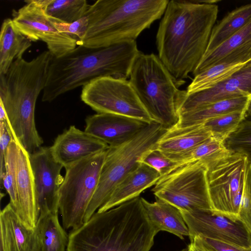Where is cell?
Masks as SVG:
<instances>
[{
	"label": "cell",
	"mask_w": 251,
	"mask_h": 251,
	"mask_svg": "<svg viewBox=\"0 0 251 251\" xmlns=\"http://www.w3.org/2000/svg\"><path fill=\"white\" fill-rule=\"evenodd\" d=\"M219 11L212 1H169L156 36L158 57L178 86L205 53Z\"/></svg>",
	"instance_id": "obj_1"
},
{
	"label": "cell",
	"mask_w": 251,
	"mask_h": 251,
	"mask_svg": "<svg viewBox=\"0 0 251 251\" xmlns=\"http://www.w3.org/2000/svg\"><path fill=\"white\" fill-rule=\"evenodd\" d=\"M157 234L138 197L95 212L69 234L67 251H150Z\"/></svg>",
	"instance_id": "obj_2"
},
{
	"label": "cell",
	"mask_w": 251,
	"mask_h": 251,
	"mask_svg": "<svg viewBox=\"0 0 251 251\" xmlns=\"http://www.w3.org/2000/svg\"><path fill=\"white\" fill-rule=\"evenodd\" d=\"M140 53L136 41H128L98 49L77 46L63 56H52L42 101L50 102L98 77L127 79Z\"/></svg>",
	"instance_id": "obj_3"
},
{
	"label": "cell",
	"mask_w": 251,
	"mask_h": 251,
	"mask_svg": "<svg viewBox=\"0 0 251 251\" xmlns=\"http://www.w3.org/2000/svg\"><path fill=\"white\" fill-rule=\"evenodd\" d=\"M53 55L44 51L30 61L16 59L5 75H0V101L16 142L31 154L42 147L43 140L35 125L37 98L46 86Z\"/></svg>",
	"instance_id": "obj_4"
},
{
	"label": "cell",
	"mask_w": 251,
	"mask_h": 251,
	"mask_svg": "<svg viewBox=\"0 0 251 251\" xmlns=\"http://www.w3.org/2000/svg\"><path fill=\"white\" fill-rule=\"evenodd\" d=\"M168 0H98L90 5L89 25L77 45L98 49L135 41L141 33L159 19Z\"/></svg>",
	"instance_id": "obj_5"
},
{
	"label": "cell",
	"mask_w": 251,
	"mask_h": 251,
	"mask_svg": "<svg viewBox=\"0 0 251 251\" xmlns=\"http://www.w3.org/2000/svg\"><path fill=\"white\" fill-rule=\"evenodd\" d=\"M128 80L153 122L169 129L179 121V109L186 90L177 84L158 56L140 52Z\"/></svg>",
	"instance_id": "obj_6"
},
{
	"label": "cell",
	"mask_w": 251,
	"mask_h": 251,
	"mask_svg": "<svg viewBox=\"0 0 251 251\" xmlns=\"http://www.w3.org/2000/svg\"><path fill=\"white\" fill-rule=\"evenodd\" d=\"M167 130L160 124L152 122L127 142L109 147L96 190L86 210L84 222L106 201L116 187L140 163L146 153L156 148Z\"/></svg>",
	"instance_id": "obj_7"
},
{
	"label": "cell",
	"mask_w": 251,
	"mask_h": 251,
	"mask_svg": "<svg viewBox=\"0 0 251 251\" xmlns=\"http://www.w3.org/2000/svg\"><path fill=\"white\" fill-rule=\"evenodd\" d=\"M107 150L65 168L59 190V210L64 229H75L83 224L86 210L98 184Z\"/></svg>",
	"instance_id": "obj_8"
},
{
	"label": "cell",
	"mask_w": 251,
	"mask_h": 251,
	"mask_svg": "<svg viewBox=\"0 0 251 251\" xmlns=\"http://www.w3.org/2000/svg\"><path fill=\"white\" fill-rule=\"evenodd\" d=\"M208 167L201 161L181 165L161 177L152 189L155 198L181 211L212 210L207 181Z\"/></svg>",
	"instance_id": "obj_9"
},
{
	"label": "cell",
	"mask_w": 251,
	"mask_h": 251,
	"mask_svg": "<svg viewBox=\"0 0 251 251\" xmlns=\"http://www.w3.org/2000/svg\"><path fill=\"white\" fill-rule=\"evenodd\" d=\"M248 164L246 156L231 153L208 167V192L213 212L238 219Z\"/></svg>",
	"instance_id": "obj_10"
},
{
	"label": "cell",
	"mask_w": 251,
	"mask_h": 251,
	"mask_svg": "<svg viewBox=\"0 0 251 251\" xmlns=\"http://www.w3.org/2000/svg\"><path fill=\"white\" fill-rule=\"evenodd\" d=\"M80 99L97 113L153 122L127 79L109 76L95 78L82 87Z\"/></svg>",
	"instance_id": "obj_11"
},
{
	"label": "cell",
	"mask_w": 251,
	"mask_h": 251,
	"mask_svg": "<svg viewBox=\"0 0 251 251\" xmlns=\"http://www.w3.org/2000/svg\"><path fill=\"white\" fill-rule=\"evenodd\" d=\"M52 0H27L24 6L12 13L13 22L31 42H45L48 50L55 57H60L77 47L78 40L59 31L53 23L54 18L46 12Z\"/></svg>",
	"instance_id": "obj_12"
},
{
	"label": "cell",
	"mask_w": 251,
	"mask_h": 251,
	"mask_svg": "<svg viewBox=\"0 0 251 251\" xmlns=\"http://www.w3.org/2000/svg\"><path fill=\"white\" fill-rule=\"evenodd\" d=\"M181 213L189 229L190 239L200 236L243 247H251V235L239 218L231 219L209 210Z\"/></svg>",
	"instance_id": "obj_13"
},
{
	"label": "cell",
	"mask_w": 251,
	"mask_h": 251,
	"mask_svg": "<svg viewBox=\"0 0 251 251\" xmlns=\"http://www.w3.org/2000/svg\"><path fill=\"white\" fill-rule=\"evenodd\" d=\"M39 215L58 213L59 190L63 166L53 157L50 147H41L29 155Z\"/></svg>",
	"instance_id": "obj_14"
},
{
	"label": "cell",
	"mask_w": 251,
	"mask_h": 251,
	"mask_svg": "<svg viewBox=\"0 0 251 251\" xmlns=\"http://www.w3.org/2000/svg\"><path fill=\"white\" fill-rule=\"evenodd\" d=\"M242 96L251 98V60L230 77L210 88L191 94L186 91L179 115L219 101Z\"/></svg>",
	"instance_id": "obj_15"
},
{
	"label": "cell",
	"mask_w": 251,
	"mask_h": 251,
	"mask_svg": "<svg viewBox=\"0 0 251 251\" xmlns=\"http://www.w3.org/2000/svg\"><path fill=\"white\" fill-rule=\"evenodd\" d=\"M85 123L84 131L109 147L127 142L150 124L131 117L109 113L90 115L86 118Z\"/></svg>",
	"instance_id": "obj_16"
},
{
	"label": "cell",
	"mask_w": 251,
	"mask_h": 251,
	"mask_svg": "<svg viewBox=\"0 0 251 251\" xmlns=\"http://www.w3.org/2000/svg\"><path fill=\"white\" fill-rule=\"evenodd\" d=\"M109 147L103 141L71 126L57 136L50 148L54 158L66 168Z\"/></svg>",
	"instance_id": "obj_17"
},
{
	"label": "cell",
	"mask_w": 251,
	"mask_h": 251,
	"mask_svg": "<svg viewBox=\"0 0 251 251\" xmlns=\"http://www.w3.org/2000/svg\"><path fill=\"white\" fill-rule=\"evenodd\" d=\"M17 144V188L19 201L17 214L26 226L35 228L39 212L34 176L29 153Z\"/></svg>",
	"instance_id": "obj_18"
},
{
	"label": "cell",
	"mask_w": 251,
	"mask_h": 251,
	"mask_svg": "<svg viewBox=\"0 0 251 251\" xmlns=\"http://www.w3.org/2000/svg\"><path fill=\"white\" fill-rule=\"evenodd\" d=\"M0 248L3 251H40L35 228L26 226L9 202L0 211Z\"/></svg>",
	"instance_id": "obj_19"
},
{
	"label": "cell",
	"mask_w": 251,
	"mask_h": 251,
	"mask_svg": "<svg viewBox=\"0 0 251 251\" xmlns=\"http://www.w3.org/2000/svg\"><path fill=\"white\" fill-rule=\"evenodd\" d=\"M250 60L251 46H243L232 51L217 64L195 75L187 87V93L204 90L223 82Z\"/></svg>",
	"instance_id": "obj_20"
},
{
	"label": "cell",
	"mask_w": 251,
	"mask_h": 251,
	"mask_svg": "<svg viewBox=\"0 0 251 251\" xmlns=\"http://www.w3.org/2000/svg\"><path fill=\"white\" fill-rule=\"evenodd\" d=\"M161 177L153 168L140 163L118 184L106 201L97 211H107L139 197L146 189L154 185Z\"/></svg>",
	"instance_id": "obj_21"
},
{
	"label": "cell",
	"mask_w": 251,
	"mask_h": 251,
	"mask_svg": "<svg viewBox=\"0 0 251 251\" xmlns=\"http://www.w3.org/2000/svg\"><path fill=\"white\" fill-rule=\"evenodd\" d=\"M211 137V133L203 124L175 126L167 130L157 142L156 148L177 162L180 157Z\"/></svg>",
	"instance_id": "obj_22"
},
{
	"label": "cell",
	"mask_w": 251,
	"mask_h": 251,
	"mask_svg": "<svg viewBox=\"0 0 251 251\" xmlns=\"http://www.w3.org/2000/svg\"><path fill=\"white\" fill-rule=\"evenodd\" d=\"M156 198L150 202L141 197V201L151 225L157 233L160 231L171 233L181 239L189 236V229L181 211L173 205Z\"/></svg>",
	"instance_id": "obj_23"
},
{
	"label": "cell",
	"mask_w": 251,
	"mask_h": 251,
	"mask_svg": "<svg viewBox=\"0 0 251 251\" xmlns=\"http://www.w3.org/2000/svg\"><path fill=\"white\" fill-rule=\"evenodd\" d=\"M31 41L18 29L11 18L5 19L0 33V75H5L14 60L22 57Z\"/></svg>",
	"instance_id": "obj_24"
},
{
	"label": "cell",
	"mask_w": 251,
	"mask_h": 251,
	"mask_svg": "<svg viewBox=\"0 0 251 251\" xmlns=\"http://www.w3.org/2000/svg\"><path fill=\"white\" fill-rule=\"evenodd\" d=\"M251 98L242 96L219 101L179 115L176 126L186 127L203 124L219 116L239 111H246Z\"/></svg>",
	"instance_id": "obj_25"
},
{
	"label": "cell",
	"mask_w": 251,
	"mask_h": 251,
	"mask_svg": "<svg viewBox=\"0 0 251 251\" xmlns=\"http://www.w3.org/2000/svg\"><path fill=\"white\" fill-rule=\"evenodd\" d=\"M58 213L39 215L35 229L40 251H65L67 249L69 235L61 225Z\"/></svg>",
	"instance_id": "obj_26"
},
{
	"label": "cell",
	"mask_w": 251,
	"mask_h": 251,
	"mask_svg": "<svg viewBox=\"0 0 251 251\" xmlns=\"http://www.w3.org/2000/svg\"><path fill=\"white\" fill-rule=\"evenodd\" d=\"M251 21V2L229 12L213 28L205 52L221 45Z\"/></svg>",
	"instance_id": "obj_27"
},
{
	"label": "cell",
	"mask_w": 251,
	"mask_h": 251,
	"mask_svg": "<svg viewBox=\"0 0 251 251\" xmlns=\"http://www.w3.org/2000/svg\"><path fill=\"white\" fill-rule=\"evenodd\" d=\"M251 42V21L221 45L205 52L193 75L195 76L217 64L232 51Z\"/></svg>",
	"instance_id": "obj_28"
},
{
	"label": "cell",
	"mask_w": 251,
	"mask_h": 251,
	"mask_svg": "<svg viewBox=\"0 0 251 251\" xmlns=\"http://www.w3.org/2000/svg\"><path fill=\"white\" fill-rule=\"evenodd\" d=\"M230 153L224 142L211 137L180 157L177 162L183 165L201 161L208 167Z\"/></svg>",
	"instance_id": "obj_29"
},
{
	"label": "cell",
	"mask_w": 251,
	"mask_h": 251,
	"mask_svg": "<svg viewBox=\"0 0 251 251\" xmlns=\"http://www.w3.org/2000/svg\"><path fill=\"white\" fill-rule=\"evenodd\" d=\"M89 5L85 0H52L46 12L60 21L71 23L85 16Z\"/></svg>",
	"instance_id": "obj_30"
},
{
	"label": "cell",
	"mask_w": 251,
	"mask_h": 251,
	"mask_svg": "<svg viewBox=\"0 0 251 251\" xmlns=\"http://www.w3.org/2000/svg\"><path fill=\"white\" fill-rule=\"evenodd\" d=\"M18 144L15 141L9 144L5 157V173L0 178L10 197V203L17 213L19 210V201L17 188Z\"/></svg>",
	"instance_id": "obj_31"
},
{
	"label": "cell",
	"mask_w": 251,
	"mask_h": 251,
	"mask_svg": "<svg viewBox=\"0 0 251 251\" xmlns=\"http://www.w3.org/2000/svg\"><path fill=\"white\" fill-rule=\"evenodd\" d=\"M246 111H239L225 114L212 118L203 125L212 137L225 142L245 118Z\"/></svg>",
	"instance_id": "obj_32"
},
{
	"label": "cell",
	"mask_w": 251,
	"mask_h": 251,
	"mask_svg": "<svg viewBox=\"0 0 251 251\" xmlns=\"http://www.w3.org/2000/svg\"><path fill=\"white\" fill-rule=\"evenodd\" d=\"M224 144L230 152L246 156L251 164V117L245 118Z\"/></svg>",
	"instance_id": "obj_33"
},
{
	"label": "cell",
	"mask_w": 251,
	"mask_h": 251,
	"mask_svg": "<svg viewBox=\"0 0 251 251\" xmlns=\"http://www.w3.org/2000/svg\"><path fill=\"white\" fill-rule=\"evenodd\" d=\"M140 163H143L153 168L159 173L161 177L181 165L168 157L156 148L146 153Z\"/></svg>",
	"instance_id": "obj_34"
},
{
	"label": "cell",
	"mask_w": 251,
	"mask_h": 251,
	"mask_svg": "<svg viewBox=\"0 0 251 251\" xmlns=\"http://www.w3.org/2000/svg\"><path fill=\"white\" fill-rule=\"evenodd\" d=\"M238 218L245 224L251 235V164L247 170Z\"/></svg>",
	"instance_id": "obj_35"
},
{
	"label": "cell",
	"mask_w": 251,
	"mask_h": 251,
	"mask_svg": "<svg viewBox=\"0 0 251 251\" xmlns=\"http://www.w3.org/2000/svg\"><path fill=\"white\" fill-rule=\"evenodd\" d=\"M190 242L208 251H251V247H243L200 236L191 239Z\"/></svg>",
	"instance_id": "obj_36"
},
{
	"label": "cell",
	"mask_w": 251,
	"mask_h": 251,
	"mask_svg": "<svg viewBox=\"0 0 251 251\" xmlns=\"http://www.w3.org/2000/svg\"><path fill=\"white\" fill-rule=\"evenodd\" d=\"M53 23L59 31L74 37L78 41L82 40L86 34L89 20L85 16L73 23H66L54 18Z\"/></svg>",
	"instance_id": "obj_37"
},
{
	"label": "cell",
	"mask_w": 251,
	"mask_h": 251,
	"mask_svg": "<svg viewBox=\"0 0 251 251\" xmlns=\"http://www.w3.org/2000/svg\"><path fill=\"white\" fill-rule=\"evenodd\" d=\"M7 122L0 121V179L5 173V157L7 148L11 141L15 140Z\"/></svg>",
	"instance_id": "obj_38"
},
{
	"label": "cell",
	"mask_w": 251,
	"mask_h": 251,
	"mask_svg": "<svg viewBox=\"0 0 251 251\" xmlns=\"http://www.w3.org/2000/svg\"><path fill=\"white\" fill-rule=\"evenodd\" d=\"M188 251H208L203 248L199 247L194 243L190 242L188 247Z\"/></svg>",
	"instance_id": "obj_39"
},
{
	"label": "cell",
	"mask_w": 251,
	"mask_h": 251,
	"mask_svg": "<svg viewBox=\"0 0 251 251\" xmlns=\"http://www.w3.org/2000/svg\"><path fill=\"white\" fill-rule=\"evenodd\" d=\"M251 116V98L250 99V100L249 101L248 107L247 108L245 115V118H247Z\"/></svg>",
	"instance_id": "obj_40"
},
{
	"label": "cell",
	"mask_w": 251,
	"mask_h": 251,
	"mask_svg": "<svg viewBox=\"0 0 251 251\" xmlns=\"http://www.w3.org/2000/svg\"><path fill=\"white\" fill-rule=\"evenodd\" d=\"M188 251V249L187 248L186 249H183V250H182L181 251Z\"/></svg>",
	"instance_id": "obj_41"
},
{
	"label": "cell",
	"mask_w": 251,
	"mask_h": 251,
	"mask_svg": "<svg viewBox=\"0 0 251 251\" xmlns=\"http://www.w3.org/2000/svg\"><path fill=\"white\" fill-rule=\"evenodd\" d=\"M0 251H3V249L1 248L0 247Z\"/></svg>",
	"instance_id": "obj_42"
}]
</instances>
